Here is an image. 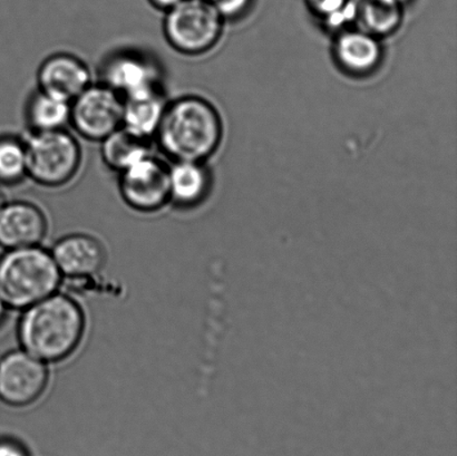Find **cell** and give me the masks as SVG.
Listing matches in <instances>:
<instances>
[{
  "label": "cell",
  "mask_w": 457,
  "mask_h": 456,
  "mask_svg": "<svg viewBox=\"0 0 457 456\" xmlns=\"http://www.w3.org/2000/svg\"><path fill=\"white\" fill-rule=\"evenodd\" d=\"M403 8L395 0H348L347 27L386 37L401 26Z\"/></svg>",
  "instance_id": "cell-15"
},
{
  "label": "cell",
  "mask_w": 457,
  "mask_h": 456,
  "mask_svg": "<svg viewBox=\"0 0 457 456\" xmlns=\"http://www.w3.org/2000/svg\"><path fill=\"white\" fill-rule=\"evenodd\" d=\"M313 15L329 29L340 30L347 27L348 0H306Z\"/></svg>",
  "instance_id": "cell-20"
},
{
  "label": "cell",
  "mask_w": 457,
  "mask_h": 456,
  "mask_svg": "<svg viewBox=\"0 0 457 456\" xmlns=\"http://www.w3.org/2000/svg\"><path fill=\"white\" fill-rule=\"evenodd\" d=\"M0 456H29L24 446L12 440H0Z\"/></svg>",
  "instance_id": "cell-22"
},
{
  "label": "cell",
  "mask_w": 457,
  "mask_h": 456,
  "mask_svg": "<svg viewBox=\"0 0 457 456\" xmlns=\"http://www.w3.org/2000/svg\"><path fill=\"white\" fill-rule=\"evenodd\" d=\"M123 97L103 83H92L71 102L70 125L87 141L101 142L122 128Z\"/></svg>",
  "instance_id": "cell-6"
},
{
  "label": "cell",
  "mask_w": 457,
  "mask_h": 456,
  "mask_svg": "<svg viewBox=\"0 0 457 456\" xmlns=\"http://www.w3.org/2000/svg\"><path fill=\"white\" fill-rule=\"evenodd\" d=\"M27 178L45 187H61L73 181L83 162L78 138L64 129L30 133L25 140Z\"/></svg>",
  "instance_id": "cell-4"
},
{
  "label": "cell",
  "mask_w": 457,
  "mask_h": 456,
  "mask_svg": "<svg viewBox=\"0 0 457 456\" xmlns=\"http://www.w3.org/2000/svg\"><path fill=\"white\" fill-rule=\"evenodd\" d=\"M223 20H233L249 9L253 0H209Z\"/></svg>",
  "instance_id": "cell-21"
},
{
  "label": "cell",
  "mask_w": 457,
  "mask_h": 456,
  "mask_svg": "<svg viewBox=\"0 0 457 456\" xmlns=\"http://www.w3.org/2000/svg\"><path fill=\"white\" fill-rule=\"evenodd\" d=\"M47 232L46 214L37 204L18 200L0 209V247L4 250L42 245Z\"/></svg>",
  "instance_id": "cell-10"
},
{
  "label": "cell",
  "mask_w": 457,
  "mask_h": 456,
  "mask_svg": "<svg viewBox=\"0 0 457 456\" xmlns=\"http://www.w3.org/2000/svg\"><path fill=\"white\" fill-rule=\"evenodd\" d=\"M170 203L182 210L198 207L212 189V173L205 162L177 161L169 165Z\"/></svg>",
  "instance_id": "cell-14"
},
{
  "label": "cell",
  "mask_w": 457,
  "mask_h": 456,
  "mask_svg": "<svg viewBox=\"0 0 457 456\" xmlns=\"http://www.w3.org/2000/svg\"><path fill=\"white\" fill-rule=\"evenodd\" d=\"M87 333V315L79 302L57 292L21 311L17 338L21 350L48 365L79 350Z\"/></svg>",
  "instance_id": "cell-1"
},
{
  "label": "cell",
  "mask_w": 457,
  "mask_h": 456,
  "mask_svg": "<svg viewBox=\"0 0 457 456\" xmlns=\"http://www.w3.org/2000/svg\"><path fill=\"white\" fill-rule=\"evenodd\" d=\"M62 281L51 250L42 245L6 250L0 257V298L8 310L24 311L60 292Z\"/></svg>",
  "instance_id": "cell-3"
},
{
  "label": "cell",
  "mask_w": 457,
  "mask_h": 456,
  "mask_svg": "<svg viewBox=\"0 0 457 456\" xmlns=\"http://www.w3.org/2000/svg\"><path fill=\"white\" fill-rule=\"evenodd\" d=\"M168 102L162 87L123 97L122 128L134 136L154 141Z\"/></svg>",
  "instance_id": "cell-16"
},
{
  "label": "cell",
  "mask_w": 457,
  "mask_h": 456,
  "mask_svg": "<svg viewBox=\"0 0 457 456\" xmlns=\"http://www.w3.org/2000/svg\"><path fill=\"white\" fill-rule=\"evenodd\" d=\"M395 2L402 4V6L404 7L406 4H409L411 2V0H395Z\"/></svg>",
  "instance_id": "cell-26"
},
{
  "label": "cell",
  "mask_w": 457,
  "mask_h": 456,
  "mask_svg": "<svg viewBox=\"0 0 457 456\" xmlns=\"http://www.w3.org/2000/svg\"><path fill=\"white\" fill-rule=\"evenodd\" d=\"M7 203L6 196H4L2 187H0V209L3 208V205Z\"/></svg>",
  "instance_id": "cell-25"
},
{
  "label": "cell",
  "mask_w": 457,
  "mask_h": 456,
  "mask_svg": "<svg viewBox=\"0 0 457 456\" xmlns=\"http://www.w3.org/2000/svg\"><path fill=\"white\" fill-rule=\"evenodd\" d=\"M337 33L333 52L340 69L356 76L369 75L378 70L383 58L379 38L352 27Z\"/></svg>",
  "instance_id": "cell-13"
},
{
  "label": "cell",
  "mask_w": 457,
  "mask_h": 456,
  "mask_svg": "<svg viewBox=\"0 0 457 456\" xmlns=\"http://www.w3.org/2000/svg\"><path fill=\"white\" fill-rule=\"evenodd\" d=\"M183 0H149L152 7L156 11L163 12L164 13L178 6Z\"/></svg>",
  "instance_id": "cell-23"
},
{
  "label": "cell",
  "mask_w": 457,
  "mask_h": 456,
  "mask_svg": "<svg viewBox=\"0 0 457 456\" xmlns=\"http://www.w3.org/2000/svg\"><path fill=\"white\" fill-rule=\"evenodd\" d=\"M7 311H8V308L6 307V305H4L3 299L0 298V324L3 323L4 316H6Z\"/></svg>",
  "instance_id": "cell-24"
},
{
  "label": "cell",
  "mask_w": 457,
  "mask_h": 456,
  "mask_svg": "<svg viewBox=\"0 0 457 456\" xmlns=\"http://www.w3.org/2000/svg\"><path fill=\"white\" fill-rule=\"evenodd\" d=\"M62 279H83L100 274L106 252L100 240L87 234L62 236L51 250Z\"/></svg>",
  "instance_id": "cell-11"
},
{
  "label": "cell",
  "mask_w": 457,
  "mask_h": 456,
  "mask_svg": "<svg viewBox=\"0 0 457 456\" xmlns=\"http://www.w3.org/2000/svg\"><path fill=\"white\" fill-rule=\"evenodd\" d=\"M27 178L25 141L16 136H0V187L21 185Z\"/></svg>",
  "instance_id": "cell-19"
},
{
  "label": "cell",
  "mask_w": 457,
  "mask_h": 456,
  "mask_svg": "<svg viewBox=\"0 0 457 456\" xmlns=\"http://www.w3.org/2000/svg\"><path fill=\"white\" fill-rule=\"evenodd\" d=\"M25 119L30 133L64 129L70 125L71 102L37 88L27 101Z\"/></svg>",
  "instance_id": "cell-17"
},
{
  "label": "cell",
  "mask_w": 457,
  "mask_h": 456,
  "mask_svg": "<svg viewBox=\"0 0 457 456\" xmlns=\"http://www.w3.org/2000/svg\"><path fill=\"white\" fill-rule=\"evenodd\" d=\"M119 192L129 208L154 213L170 204L169 164L154 153L119 173Z\"/></svg>",
  "instance_id": "cell-8"
},
{
  "label": "cell",
  "mask_w": 457,
  "mask_h": 456,
  "mask_svg": "<svg viewBox=\"0 0 457 456\" xmlns=\"http://www.w3.org/2000/svg\"><path fill=\"white\" fill-rule=\"evenodd\" d=\"M100 143L103 163L116 173L152 154V141L134 136L123 128L116 129Z\"/></svg>",
  "instance_id": "cell-18"
},
{
  "label": "cell",
  "mask_w": 457,
  "mask_h": 456,
  "mask_svg": "<svg viewBox=\"0 0 457 456\" xmlns=\"http://www.w3.org/2000/svg\"><path fill=\"white\" fill-rule=\"evenodd\" d=\"M223 123L212 102L198 95L169 101L154 141L171 160L205 162L221 145Z\"/></svg>",
  "instance_id": "cell-2"
},
{
  "label": "cell",
  "mask_w": 457,
  "mask_h": 456,
  "mask_svg": "<svg viewBox=\"0 0 457 456\" xmlns=\"http://www.w3.org/2000/svg\"><path fill=\"white\" fill-rule=\"evenodd\" d=\"M225 20L209 0H183L165 12L163 34L170 47L182 55L199 56L220 40Z\"/></svg>",
  "instance_id": "cell-5"
},
{
  "label": "cell",
  "mask_w": 457,
  "mask_h": 456,
  "mask_svg": "<svg viewBox=\"0 0 457 456\" xmlns=\"http://www.w3.org/2000/svg\"><path fill=\"white\" fill-rule=\"evenodd\" d=\"M48 364L21 348L0 360V401L24 409L37 403L49 386Z\"/></svg>",
  "instance_id": "cell-7"
},
{
  "label": "cell",
  "mask_w": 457,
  "mask_h": 456,
  "mask_svg": "<svg viewBox=\"0 0 457 456\" xmlns=\"http://www.w3.org/2000/svg\"><path fill=\"white\" fill-rule=\"evenodd\" d=\"M92 83L87 62L73 54H53L38 67L37 88L66 101H73Z\"/></svg>",
  "instance_id": "cell-12"
},
{
  "label": "cell",
  "mask_w": 457,
  "mask_h": 456,
  "mask_svg": "<svg viewBox=\"0 0 457 456\" xmlns=\"http://www.w3.org/2000/svg\"><path fill=\"white\" fill-rule=\"evenodd\" d=\"M101 83L127 97L162 87V70L154 57L137 51L112 54L101 66Z\"/></svg>",
  "instance_id": "cell-9"
}]
</instances>
